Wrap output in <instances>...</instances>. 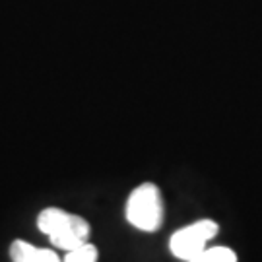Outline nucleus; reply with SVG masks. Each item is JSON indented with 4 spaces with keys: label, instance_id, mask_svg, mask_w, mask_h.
Here are the masks:
<instances>
[{
    "label": "nucleus",
    "instance_id": "nucleus-6",
    "mask_svg": "<svg viewBox=\"0 0 262 262\" xmlns=\"http://www.w3.org/2000/svg\"><path fill=\"white\" fill-rule=\"evenodd\" d=\"M33 251L35 247L24 239H16L10 245V258L12 262H29L31 256H33Z\"/></svg>",
    "mask_w": 262,
    "mask_h": 262
},
{
    "label": "nucleus",
    "instance_id": "nucleus-7",
    "mask_svg": "<svg viewBox=\"0 0 262 262\" xmlns=\"http://www.w3.org/2000/svg\"><path fill=\"white\" fill-rule=\"evenodd\" d=\"M29 262H62V260L58 258V254L55 251H51V249H37L35 247L33 256H31Z\"/></svg>",
    "mask_w": 262,
    "mask_h": 262
},
{
    "label": "nucleus",
    "instance_id": "nucleus-2",
    "mask_svg": "<svg viewBox=\"0 0 262 262\" xmlns=\"http://www.w3.org/2000/svg\"><path fill=\"white\" fill-rule=\"evenodd\" d=\"M126 222L144 233H156L163 225V196L156 183H140L126 198Z\"/></svg>",
    "mask_w": 262,
    "mask_h": 262
},
{
    "label": "nucleus",
    "instance_id": "nucleus-1",
    "mask_svg": "<svg viewBox=\"0 0 262 262\" xmlns=\"http://www.w3.org/2000/svg\"><path fill=\"white\" fill-rule=\"evenodd\" d=\"M37 227L49 237L53 247L60 251H74L90 241L92 227L82 215L70 214L62 208H45L37 215Z\"/></svg>",
    "mask_w": 262,
    "mask_h": 262
},
{
    "label": "nucleus",
    "instance_id": "nucleus-3",
    "mask_svg": "<svg viewBox=\"0 0 262 262\" xmlns=\"http://www.w3.org/2000/svg\"><path fill=\"white\" fill-rule=\"evenodd\" d=\"M220 231V225L214 220H198L194 224H188L177 229L169 237V251L175 258L181 260H192L200 253L208 249V243L214 239Z\"/></svg>",
    "mask_w": 262,
    "mask_h": 262
},
{
    "label": "nucleus",
    "instance_id": "nucleus-4",
    "mask_svg": "<svg viewBox=\"0 0 262 262\" xmlns=\"http://www.w3.org/2000/svg\"><path fill=\"white\" fill-rule=\"evenodd\" d=\"M188 262H237V254L229 247H208L204 253Z\"/></svg>",
    "mask_w": 262,
    "mask_h": 262
},
{
    "label": "nucleus",
    "instance_id": "nucleus-5",
    "mask_svg": "<svg viewBox=\"0 0 262 262\" xmlns=\"http://www.w3.org/2000/svg\"><path fill=\"white\" fill-rule=\"evenodd\" d=\"M97 260H99V251L90 241L84 243L82 247L74 249V251H68L66 256L62 258V262H97Z\"/></svg>",
    "mask_w": 262,
    "mask_h": 262
}]
</instances>
